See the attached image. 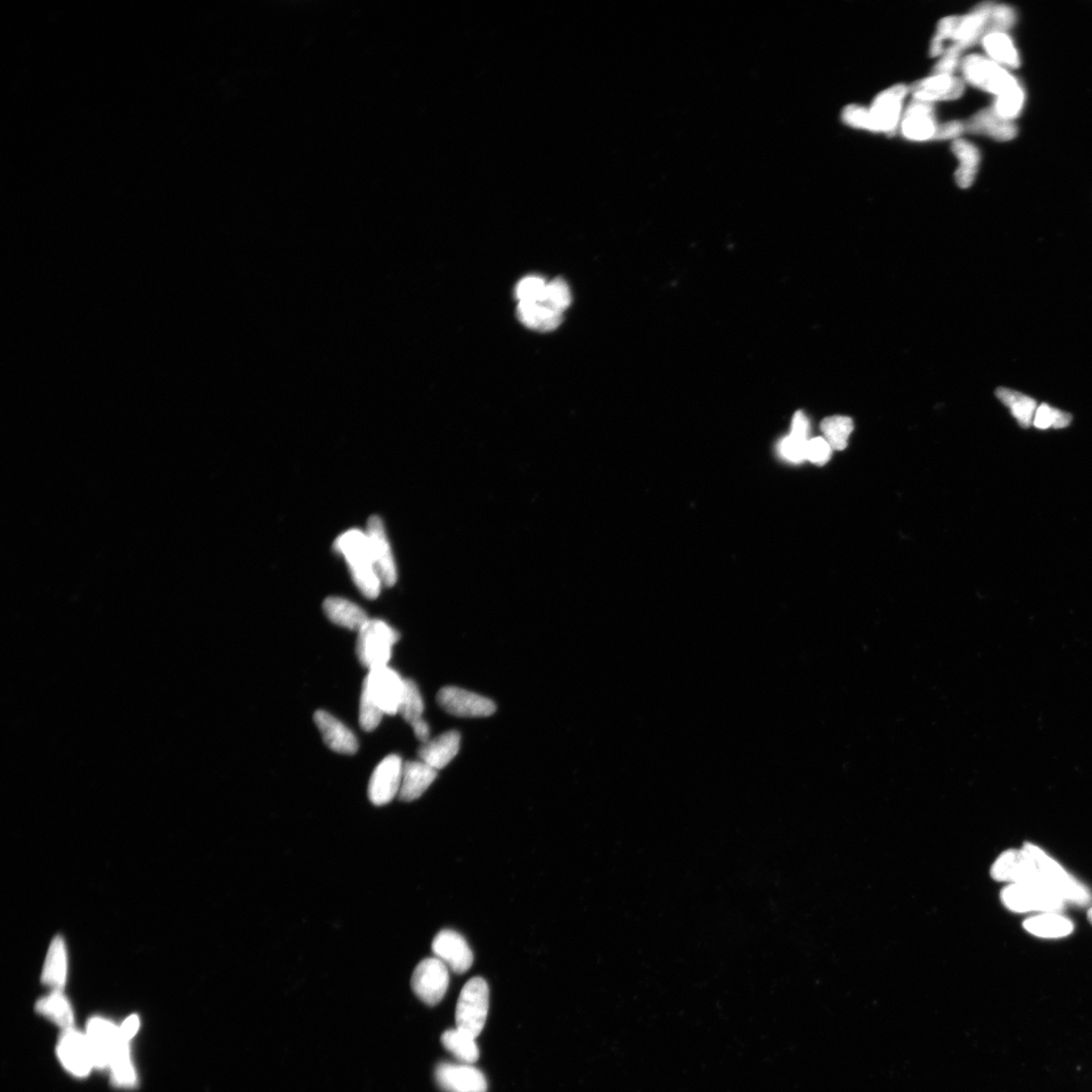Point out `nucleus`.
<instances>
[{
	"mask_svg": "<svg viewBox=\"0 0 1092 1092\" xmlns=\"http://www.w3.org/2000/svg\"><path fill=\"white\" fill-rule=\"evenodd\" d=\"M1022 849L1036 869L1042 885L1055 892L1065 902L1086 907L1092 901L1088 888L1069 873L1056 860L1036 845L1025 843Z\"/></svg>",
	"mask_w": 1092,
	"mask_h": 1092,
	"instance_id": "f03ea898",
	"label": "nucleus"
},
{
	"mask_svg": "<svg viewBox=\"0 0 1092 1092\" xmlns=\"http://www.w3.org/2000/svg\"><path fill=\"white\" fill-rule=\"evenodd\" d=\"M1072 421V416L1050 407L1048 404H1042L1038 407L1036 414H1034V426L1046 430L1051 427L1055 429H1062L1069 427Z\"/></svg>",
	"mask_w": 1092,
	"mask_h": 1092,
	"instance_id": "58836bf2",
	"label": "nucleus"
},
{
	"mask_svg": "<svg viewBox=\"0 0 1092 1092\" xmlns=\"http://www.w3.org/2000/svg\"><path fill=\"white\" fill-rule=\"evenodd\" d=\"M546 283L540 276H527L521 280L515 290V296L519 301H541L543 300L546 290Z\"/></svg>",
	"mask_w": 1092,
	"mask_h": 1092,
	"instance_id": "a19ab883",
	"label": "nucleus"
},
{
	"mask_svg": "<svg viewBox=\"0 0 1092 1092\" xmlns=\"http://www.w3.org/2000/svg\"><path fill=\"white\" fill-rule=\"evenodd\" d=\"M982 45L989 58L1002 67H1020L1021 58L1012 38L1006 32H993L982 40Z\"/></svg>",
	"mask_w": 1092,
	"mask_h": 1092,
	"instance_id": "c756f323",
	"label": "nucleus"
},
{
	"mask_svg": "<svg viewBox=\"0 0 1092 1092\" xmlns=\"http://www.w3.org/2000/svg\"><path fill=\"white\" fill-rule=\"evenodd\" d=\"M314 721L321 732L325 744L332 751L344 755H354L358 751V740L354 733L336 717L319 711L315 713Z\"/></svg>",
	"mask_w": 1092,
	"mask_h": 1092,
	"instance_id": "aec40b11",
	"label": "nucleus"
},
{
	"mask_svg": "<svg viewBox=\"0 0 1092 1092\" xmlns=\"http://www.w3.org/2000/svg\"><path fill=\"white\" fill-rule=\"evenodd\" d=\"M424 700L417 685L413 680L405 679V691L398 714L410 725L423 719Z\"/></svg>",
	"mask_w": 1092,
	"mask_h": 1092,
	"instance_id": "c9c22d12",
	"label": "nucleus"
},
{
	"mask_svg": "<svg viewBox=\"0 0 1092 1092\" xmlns=\"http://www.w3.org/2000/svg\"><path fill=\"white\" fill-rule=\"evenodd\" d=\"M323 609L333 623L352 631H360L370 619L363 608L345 598H327Z\"/></svg>",
	"mask_w": 1092,
	"mask_h": 1092,
	"instance_id": "a878e982",
	"label": "nucleus"
},
{
	"mask_svg": "<svg viewBox=\"0 0 1092 1092\" xmlns=\"http://www.w3.org/2000/svg\"><path fill=\"white\" fill-rule=\"evenodd\" d=\"M334 549L345 558L354 582L363 596L376 599L382 582L374 564L368 535L360 529H350L334 542Z\"/></svg>",
	"mask_w": 1092,
	"mask_h": 1092,
	"instance_id": "f257e3e1",
	"label": "nucleus"
},
{
	"mask_svg": "<svg viewBox=\"0 0 1092 1092\" xmlns=\"http://www.w3.org/2000/svg\"><path fill=\"white\" fill-rule=\"evenodd\" d=\"M374 564L382 584L392 586L397 582V568L392 550L387 539L384 524L379 516H371L366 527Z\"/></svg>",
	"mask_w": 1092,
	"mask_h": 1092,
	"instance_id": "a211bd4d",
	"label": "nucleus"
},
{
	"mask_svg": "<svg viewBox=\"0 0 1092 1092\" xmlns=\"http://www.w3.org/2000/svg\"><path fill=\"white\" fill-rule=\"evenodd\" d=\"M437 778V770L423 761H409L404 764L403 778L398 797L402 801L418 800Z\"/></svg>",
	"mask_w": 1092,
	"mask_h": 1092,
	"instance_id": "b1692460",
	"label": "nucleus"
},
{
	"mask_svg": "<svg viewBox=\"0 0 1092 1092\" xmlns=\"http://www.w3.org/2000/svg\"><path fill=\"white\" fill-rule=\"evenodd\" d=\"M490 990L482 977L471 978L463 986L455 1010L456 1028L478 1038L487 1022Z\"/></svg>",
	"mask_w": 1092,
	"mask_h": 1092,
	"instance_id": "39448f33",
	"label": "nucleus"
},
{
	"mask_svg": "<svg viewBox=\"0 0 1092 1092\" xmlns=\"http://www.w3.org/2000/svg\"><path fill=\"white\" fill-rule=\"evenodd\" d=\"M476 1040L470 1034L459 1028L448 1030L442 1036L443 1047L458 1061L466 1064L475 1063L479 1057Z\"/></svg>",
	"mask_w": 1092,
	"mask_h": 1092,
	"instance_id": "473e14b6",
	"label": "nucleus"
},
{
	"mask_svg": "<svg viewBox=\"0 0 1092 1092\" xmlns=\"http://www.w3.org/2000/svg\"><path fill=\"white\" fill-rule=\"evenodd\" d=\"M831 451H833V448L830 447L825 438H812L808 443V448H806V460L817 464V466H825L830 459Z\"/></svg>",
	"mask_w": 1092,
	"mask_h": 1092,
	"instance_id": "a18cd8bd",
	"label": "nucleus"
},
{
	"mask_svg": "<svg viewBox=\"0 0 1092 1092\" xmlns=\"http://www.w3.org/2000/svg\"><path fill=\"white\" fill-rule=\"evenodd\" d=\"M400 639L398 631L380 619H369L360 631L356 653L361 663L369 670L388 666L392 650Z\"/></svg>",
	"mask_w": 1092,
	"mask_h": 1092,
	"instance_id": "20e7f679",
	"label": "nucleus"
},
{
	"mask_svg": "<svg viewBox=\"0 0 1092 1092\" xmlns=\"http://www.w3.org/2000/svg\"><path fill=\"white\" fill-rule=\"evenodd\" d=\"M820 428L834 451H844L854 429V423L846 416H831L822 420Z\"/></svg>",
	"mask_w": 1092,
	"mask_h": 1092,
	"instance_id": "f704fd0d",
	"label": "nucleus"
},
{
	"mask_svg": "<svg viewBox=\"0 0 1092 1092\" xmlns=\"http://www.w3.org/2000/svg\"><path fill=\"white\" fill-rule=\"evenodd\" d=\"M411 985L424 1004L436 1006L450 986V968L436 957L423 960L414 970Z\"/></svg>",
	"mask_w": 1092,
	"mask_h": 1092,
	"instance_id": "1a4fd4ad",
	"label": "nucleus"
},
{
	"mask_svg": "<svg viewBox=\"0 0 1092 1092\" xmlns=\"http://www.w3.org/2000/svg\"><path fill=\"white\" fill-rule=\"evenodd\" d=\"M810 440H805L792 434L781 440L778 445L779 454L782 459L792 462L801 463L806 460V448Z\"/></svg>",
	"mask_w": 1092,
	"mask_h": 1092,
	"instance_id": "79ce46f5",
	"label": "nucleus"
},
{
	"mask_svg": "<svg viewBox=\"0 0 1092 1092\" xmlns=\"http://www.w3.org/2000/svg\"><path fill=\"white\" fill-rule=\"evenodd\" d=\"M1023 926L1029 934L1042 939H1061L1074 932V924L1059 912H1041L1025 920Z\"/></svg>",
	"mask_w": 1092,
	"mask_h": 1092,
	"instance_id": "393cba45",
	"label": "nucleus"
},
{
	"mask_svg": "<svg viewBox=\"0 0 1092 1092\" xmlns=\"http://www.w3.org/2000/svg\"><path fill=\"white\" fill-rule=\"evenodd\" d=\"M435 1079L445 1092H487L488 1088L484 1073L471 1064L440 1063Z\"/></svg>",
	"mask_w": 1092,
	"mask_h": 1092,
	"instance_id": "dca6fc26",
	"label": "nucleus"
},
{
	"mask_svg": "<svg viewBox=\"0 0 1092 1092\" xmlns=\"http://www.w3.org/2000/svg\"><path fill=\"white\" fill-rule=\"evenodd\" d=\"M37 1012L52 1021L64 1030L73 1028L75 1016L73 1010L61 990H54L49 996L40 998L36 1005Z\"/></svg>",
	"mask_w": 1092,
	"mask_h": 1092,
	"instance_id": "7c9ffc66",
	"label": "nucleus"
},
{
	"mask_svg": "<svg viewBox=\"0 0 1092 1092\" xmlns=\"http://www.w3.org/2000/svg\"><path fill=\"white\" fill-rule=\"evenodd\" d=\"M993 6L992 3H983L966 15L947 16L943 19L938 24L935 39L942 44L947 40L954 42L944 49V53L960 59L961 53L967 48L974 46L980 40L982 42L989 35V20Z\"/></svg>",
	"mask_w": 1092,
	"mask_h": 1092,
	"instance_id": "7ed1b4c3",
	"label": "nucleus"
},
{
	"mask_svg": "<svg viewBox=\"0 0 1092 1092\" xmlns=\"http://www.w3.org/2000/svg\"><path fill=\"white\" fill-rule=\"evenodd\" d=\"M112 1082L121 1088H132L137 1083V1075L130 1055L129 1042L124 1041L110 1066Z\"/></svg>",
	"mask_w": 1092,
	"mask_h": 1092,
	"instance_id": "72a5a7b5",
	"label": "nucleus"
},
{
	"mask_svg": "<svg viewBox=\"0 0 1092 1092\" xmlns=\"http://www.w3.org/2000/svg\"><path fill=\"white\" fill-rule=\"evenodd\" d=\"M139 1026H140L139 1017L137 1016H129L123 1025L120 1026L121 1037L130 1042L137 1034Z\"/></svg>",
	"mask_w": 1092,
	"mask_h": 1092,
	"instance_id": "09e8293b",
	"label": "nucleus"
},
{
	"mask_svg": "<svg viewBox=\"0 0 1092 1092\" xmlns=\"http://www.w3.org/2000/svg\"><path fill=\"white\" fill-rule=\"evenodd\" d=\"M965 132V125L959 121H948L939 125L936 128L933 140H948V139H957Z\"/></svg>",
	"mask_w": 1092,
	"mask_h": 1092,
	"instance_id": "49530a36",
	"label": "nucleus"
},
{
	"mask_svg": "<svg viewBox=\"0 0 1092 1092\" xmlns=\"http://www.w3.org/2000/svg\"><path fill=\"white\" fill-rule=\"evenodd\" d=\"M790 434L809 440L810 421L803 412L800 411L794 415L792 425V434Z\"/></svg>",
	"mask_w": 1092,
	"mask_h": 1092,
	"instance_id": "de8ad7c7",
	"label": "nucleus"
},
{
	"mask_svg": "<svg viewBox=\"0 0 1092 1092\" xmlns=\"http://www.w3.org/2000/svg\"><path fill=\"white\" fill-rule=\"evenodd\" d=\"M962 71L969 84L997 96L1005 94L1021 85L1001 65L980 55L967 56L962 61Z\"/></svg>",
	"mask_w": 1092,
	"mask_h": 1092,
	"instance_id": "0eeeda50",
	"label": "nucleus"
},
{
	"mask_svg": "<svg viewBox=\"0 0 1092 1092\" xmlns=\"http://www.w3.org/2000/svg\"><path fill=\"white\" fill-rule=\"evenodd\" d=\"M909 88L903 85H894L876 96L869 109L873 132L893 135L898 129L902 103Z\"/></svg>",
	"mask_w": 1092,
	"mask_h": 1092,
	"instance_id": "ddd939ff",
	"label": "nucleus"
},
{
	"mask_svg": "<svg viewBox=\"0 0 1092 1092\" xmlns=\"http://www.w3.org/2000/svg\"><path fill=\"white\" fill-rule=\"evenodd\" d=\"M964 125L968 133L988 136L1000 142L1013 140L1017 135L1015 121L1000 117L993 107L978 112Z\"/></svg>",
	"mask_w": 1092,
	"mask_h": 1092,
	"instance_id": "4be33fe9",
	"label": "nucleus"
},
{
	"mask_svg": "<svg viewBox=\"0 0 1092 1092\" xmlns=\"http://www.w3.org/2000/svg\"><path fill=\"white\" fill-rule=\"evenodd\" d=\"M1016 21V13L1013 7L1006 4H994L989 20V35L993 32H1006L1012 29Z\"/></svg>",
	"mask_w": 1092,
	"mask_h": 1092,
	"instance_id": "37998d69",
	"label": "nucleus"
},
{
	"mask_svg": "<svg viewBox=\"0 0 1092 1092\" xmlns=\"http://www.w3.org/2000/svg\"><path fill=\"white\" fill-rule=\"evenodd\" d=\"M86 1037L91 1046L95 1069H110L121 1043L120 1028L103 1017H93L87 1025Z\"/></svg>",
	"mask_w": 1092,
	"mask_h": 1092,
	"instance_id": "9d476101",
	"label": "nucleus"
},
{
	"mask_svg": "<svg viewBox=\"0 0 1092 1092\" xmlns=\"http://www.w3.org/2000/svg\"><path fill=\"white\" fill-rule=\"evenodd\" d=\"M432 951L454 973H466L474 963V954L466 939L452 930L439 932L432 942Z\"/></svg>",
	"mask_w": 1092,
	"mask_h": 1092,
	"instance_id": "f3484780",
	"label": "nucleus"
},
{
	"mask_svg": "<svg viewBox=\"0 0 1092 1092\" xmlns=\"http://www.w3.org/2000/svg\"><path fill=\"white\" fill-rule=\"evenodd\" d=\"M915 99L928 103L954 101L964 93V84L953 76H934L917 81L909 88Z\"/></svg>",
	"mask_w": 1092,
	"mask_h": 1092,
	"instance_id": "412c9836",
	"label": "nucleus"
},
{
	"mask_svg": "<svg viewBox=\"0 0 1092 1092\" xmlns=\"http://www.w3.org/2000/svg\"><path fill=\"white\" fill-rule=\"evenodd\" d=\"M363 688L381 709L389 715L398 713L405 691V679L389 666L370 670L363 681Z\"/></svg>",
	"mask_w": 1092,
	"mask_h": 1092,
	"instance_id": "6e6552de",
	"label": "nucleus"
},
{
	"mask_svg": "<svg viewBox=\"0 0 1092 1092\" xmlns=\"http://www.w3.org/2000/svg\"><path fill=\"white\" fill-rule=\"evenodd\" d=\"M997 397L1002 404L1010 409V412H1012L1014 417L1023 428H1029L1032 425L1034 414H1036L1038 409L1036 400L1007 388H998L997 389Z\"/></svg>",
	"mask_w": 1092,
	"mask_h": 1092,
	"instance_id": "2f4dec72",
	"label": "nucleus"
},
{
	"mask_svg": "<svg viewBox=\"0 0 1092 1092\" xmlns=\"http://www.w3.org/2000/svg\"><path fill=\"white\" fill-rule=\"evenodd\" d=\"M404 763L400 756L390 755L373 771L369 784V798L372 804L382 806L400 793Z\"/></svg>",
	"mask_w": 1092,
	"mask_h": 1092,
	"instance_id": "f8f14e48",
	"label": "nucleus"
},
{
	"mask_svg": "<svg viewBox=\"0 0 1092 1092\" xmlns=\"http://www.w3.org/2000/svg\"><path fill=\"white\" fill-rule=\"evenodd\" d=\"M1025 91L1021 85L1010 89L1005 94L998 96L993 109L998 115L1007 121H1014L1021 115L1025 104Z\"/></svg>",
	"mask_w": 1092,
	"mask_h": 1092,
	"instance_id": "e433bc0d",
	"label": "nucleus"
},
{
	"mask_svg": "<svg viewBox=\"0 0 1092 1092\" xmlns=\"http://www.w3.org/2000/svg\"><path fill=\"white\" fill-rule=\"evenodd\" d=\"M385 713L372 700L369 692L363 687L361 705H360V724L363 730L372 731L376 729Z\"/></svg>",
	"mask_w": 1092,
	"mask_h": 1092,
	"instance_id": "ea45409f",
	"label": "nucleus"
},
{
	"mask_svg": "<svg viewBox=\"0 0 1092 1092\" xmlns=\"http://www.w3.org/2000/svg\"><path fill=\"white\" fill-rule=\"evenodd\" d=\"M411 727L416 738H417L422 744L427 743V741L430 739L429 724L422 719L411 724Z\"/></svg>",
	"mask_w": 1092,
	"mask_h": 1092,
	"instance_id": "8fccbe9b",
	"label": "nucleus"
},
{
	"mask_svg": "<svg viewBox=\"0 0 1092 1092\" xmlns=\"http://www.w3.org/2000/svg\"><path fill=\"white\" fill-rule=\"evenodd\" d=\"M1000 899L1004 906L1016 914L1059 912L1066 904L1055 892L1034 884H1008L1002 890Z\"/></svg>",
	"mask_w": 1092,
	"mask_h": 1092,
	"instance_id": "423d86ee",
	"label": "nucleus"
},
{
	"mask_svg": "<svg viewBox=\"0 0 1092 1092\" xmlns=\"http://www.w3.org/2000/svg\"><path fill=\"white\" fill-rule=\"evenodd\" d=\"M437 703L456 717H488L496 712L494 701L462 688L447 686L438 692Z\"/></svg>",
	"mask_w": 1092,
	"mask_h": 1092,
	"instance_id": "9b49d317",
	"label": "nucleus"
},
{
	"mask_svg": "<svg viewBox=\"0 0 1092 1092\" xmlns=\"http://www.w3.org/2000/svg\"><path fill=\"white\" fill-rule=\"evenodd\" d=\"M842 118L846 125L873 132L869 110L861 105H847L843 111Z\"/></svg>",
	"mask_w": 1092,
	"mask_h": 1092,
	"instance_id": "c03bdc74",
	"label": "nucleus"
},
{
	"mask_svg": "<svg viewBox=\"0 0 1092 1092\" xmlns=\"http://www.w3.org/2000/svg\"><path fill=\"white\" fill-rule=\"evenodd\" d=\"M952 151L960 162L955 174L956 183L961 189H968L973 184L980 168V152L973 144L962 139L953 142Z\"/></svg>",
	"mask_w": 1092,
	"mask_h": 1092,
	"instance_id": "c85d7f7f",
	"label": "nucleus"
},
{
	"mask_svg": "<svg viewBox=\"0 0 1092 1092\" xmlns=\"http://www.w3.org/2000/svg\"><path fill=\"white\" fill-rule=\"evenodd\" d=\"M1088 918L1090 925H1092V907L1088 911Z\"/></svg>",
	"mask_w": 1092,
	"mask_h": 1092,
	"instance_id": "3c124183",
	"label": "nucleus"
},
{
	"mask_svg": "<svg viewBox=\"0 0 1092 1092\" xmlns=\"http://www.w3.org/2000/svg\"><path fill=\"white\" fill-rule=\"evenodd\" d=\"M572 301L568 283L558 277L546 285L545 295L541 303L559 313H564Z\"/></svg>",
	"mask_w": 1092,
	"mask_h": 1092,
	"instance_id": "4c0bfd02",
	"label": "nucleus"
},
{
	"mask_svg": "<svg viewBox=\"0 0 1092 1092\" xmlns=\"http://www.w3.org/2000/svg\"><path fill=\"white\" fill-rule=\"evenodd\" d=\"M990 875L999 882L1044 886L1042 885L1037 871L1028 855L1023 849L1007 850L1002 853L993 863Z\"/></svg>",
	"mask_w": 1092,
	"mask_h": 1092,
	"instance_id": "4468645a",
	"label": "nucleus"
},
{
	"mask_svg": "<svg viewBox=\"0 0 1092 1092\" xmlns=\"http://www.w3.org/2000/svg\"><path fill=\"white\" fill-rule=\"evenodd\" d=\"M58 1056L72 1075L85 1078L94 1069L91 1046L86 1037L75 1029L65 1030L59 1040Z\"/></svg>",
	"mask_w": 1092,
	"mask_h": 1092,
	"instance_id": "2eb2a0df",
	"label": "nucleus"
},
{
	"mask_svg": "<svg viewBox=\"0 0 1092 1092\" xmlns=\"http://www.w3.org/2000/svg\"><path fill=\"white\" fill-rule=\"evenodd\" d=\"M517 316L527 328L541 332L556 330L562 322V313L553 311L539 301H519Z\"/></svg>",
	"mask_w": 1092,
	"mask_h": 1092,
	"instance_id": "bb28decb",
	"label": "nucleus"
},
{
	"mask_svg": "<svg viewBox=\"0 0 1092 1092\" xmlns=\"http://www.w3.org/2000/svg\"><path fill=\"white\" fill-rule=\"evenodd\" d=\"M461 747L460 732L450 730L423 744L418 751L419 759L435 770H442L450 764Z\"/></svg>",
	"mask_w": 1092,
	"mask_h": 1092,
	"instance_id": "5701e85b",
	"label": "nucleus"
},
{
	"mask_svg": "<svg viewBox=\"0 0 1092 1092\" xmlns=\"http://www.w3.org/2000/svg\"><path fill=\"white\" fill-rule=\"evenodd\" d=\"M67 952L61 936H56L49 948L42 974L44 984L61 990L67 983Z\"/></svg>",
	"mask_w": 1092,
	"mask_h": 1092,
	"instance_id": "cd10ccee",
	"label": "nucleus"
},
{
	"mask_svg": "<svg viewBox=\"0 0 1092 1092\" xmlns=\"http://www.w3.org/2000/svg\"><path fill=\"white\" fill-rule=\"evenodd\" d=\"M934 103L914 99L901 120V132L911 141L933 140L936 131Z\"/></svg>",
	"mask_w": 1092,
	"mask_h": 1092,
	"instance_id": "6ab92c4d",
	"label": "nucleus"
}]
</instances>
